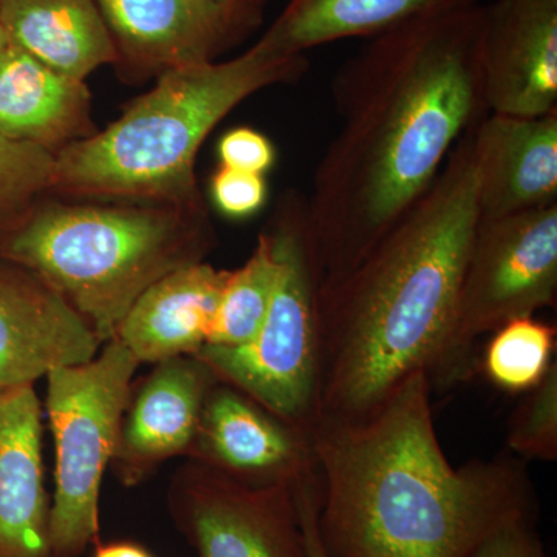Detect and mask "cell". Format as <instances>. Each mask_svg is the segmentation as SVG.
Listing matches in <instances>:
<instances>
[{
  "mask_svg": "<svg viewBox=\"0 0 557 557\" xmlns=\"http://www.w3.org/2000/svg\"><path fill=\"white\" fill-rule=\"evenodd\" d=\"M482 9L388 28L341 67L333 100L343 123L307 199L321 282L347 273L490 113L480 70Z\"/></svg>",
  "mask_w": 557,
  "mask_h": 557,
  "instance_id": "obj_1",
  "label": "cell"
},
{
  "mask_svg": "<svg viewBox=\"0 0 557 557\" xmlns=\"http://www.w3.org/2000/svg\"><path fill=\"white\" fill-rule=\"evenodd\" d=\"M431 391L417 370L369 416L311 429L319 533L330 557H468L498 528L533 518L520 461L449 463Z\"/></svg>",
  "mask_w": 557,
  "mask_h": 557,
  "instance_id": "obj_2",
  "label": "cell"
},
{
  "mask_svg": "<svg viewBox=\"0 0 557 557\" xmlns=\"http://www.w3.org/2000/svg\"><path fill=\"white\" fill-rule=\"evenodd\" d=\"M471 131L426 193L343 276L319 285V420L369 416L445 347L479 225Z\"/></svg>",
  "mask_w": 557,
  "mask_h": 557,
  "instance_id": "obj_3",
  "label": "cell"
},
{
  "mask_svg": "<svg viewBox=\"0 0 557 557\" xmlns=\"http://www.w3.org/2000/svg\"><path fill=\"white\" fill-rule=\"evenodd\" d=\"M307 67L306 54L278 53L260 38L231 61L164 70L157 86L108 129L57 152L53 188L201 207L194 163L205 138L252 94L295 83Z\"/></svg>",
  "mask_w": 557,
  "mask_h": 557,
  "instance_id": "obj_4",
  "label": "cell"
},
{
  "mask_svg": "<svg viewBox=\"0 0 557 557\" xmlns=\"http://www.w3.org/2000/svg\"><path fill=\"white\" fill-rule=\"evenodd\" d=\"M212 242L201 207L35 205L0 234V259L57 289L106 344L146 288L201 262Z\"/></svg>",
  "mask_w": 557,
  "mask_h": 557,
  "instance_id": "obj_5",
  "label": "cell"
},
{
  "mask_svg": "<svg viewBox=\"0 0 557 557\" xmlns=\"http://www.w3.org/2000/svg\"><path fill=\"white\" fill-rule=\"evenodd\" d=\"M271 222L278 273L262 327L245 346H205L196 357L219 381L239 388L293 426L311 432L319 420L322 273L311 240L309 201L289 193Z\"/></svg>",
  "mask_w": 557,
  "mask_h": 557,
  "instance_id": "obj_6",
  "label": "cell"
},
{
  "mask_svg": "<svg viewBox=\"0 0 557 557\" xmlns=\"http://www.w3.org/2000/svg\"><path fill=\"white\" fill-rule=\"evenodd\" d=\"M139 362L119 339L97 357L47 375L57 449L50 502V557H78L100 544L102 479L115 456L121 421Z\"/></svg>",
  "mask_w": 557,
  "mask_h": 557,
  "instance_id": "obj_7",
  "label": "cell"
},
{
  "mask_svg": "<svg viewBox=\"0 0 557 557\" xmlns=\"http://www.w3.org/2000/svg\"><path fill=\"white\" fill-rule=\"evenodd\" d=\"M557 203L498 219H479L432 384L467 379L478 341L512 319L556 304Z\"/></svg>",
  "mask_w": 557,
  "mask_h": 557,
  "instance_id": "obj_8",
  "label": "cell"
},
{
  "mask_svg": "<svg viewBox=\"0 0 557 557\" xmlns=\"http://www.w3.org/2000/svg\"><path fill=\"white\" fill-rule=\"evenodd\" d=\"M170 511L199 557H306L296 483L251 485L190 460Z\"/></svg>",
  "mask_w": 557,
  "mask_h": 557,
  "instance_id": "obj_9",
  "label": "cell"
},
{
  "mask_svg": "<svg viewBox=\"0 0 557 557\" xmlns=\"http://www.w3.org/2000/svg\"><path fill=\"white\" fill-rule=\"evenodd\" d=\"M188 457L251 485L298 483L318 472L310 432L219 380L205 399Z\"/></svg>",
  "mask_w": 557,
  "mask_h": 557,
  "instance_id": "obj_10",
  "label": "cell"
},
{
  "mask_svg": "<svg viewBox=\"0 0 557 557\" xmlns=\"http://www.w3.org/2000/svg\"><path fill=\"white\" fill-rule=\"evenodd\" d=\"M480 70L490 113L557 110V0H496L482 9Z\"/></svg>",
  "mask_w": 557,
  "mask_h": 557,
  "instance_id": "obj_11",
  "label": "cell"
},
{
  "mask_svg": "<svg viewBox=\"0 0 557 557\" xmlns=\"http://www.w3.org/2000/svg\"><path fill=\"white\" fill-rule=\"evenodd\" d=\"M104 346L57 289L0 259V394L83 364Z\"/></svg>",
  "mask_w": 557,
  "mask_h": 557,
  "instance_id": "obj_12",
  "label": "cell"
},
{
  "mask_svg": "<svg viewBox=\"0 0 557 557\" xmlns=\"http://www.w3.org/2000/svg\"><path fill=\"white\" fill-rule=\"evenodd\" d=\"M132 386L113 467L124 485H138L163 461L188 456L201 410L218 376L196 355L157 362Z\"/></svg>",
  "mask_w": 557,
  "mask_h": 557,
  "instance_id": "obj_13",
  "label": "cell"
},
{
  "mask_svg": "<svg viewBox=\"0 0 557 557\" xmlns=\"http://www.w3.org/2000/svg\"><path fill=\"white\" fill-rule=\"evenodd\" d=\"M480 219L557 203V110L544 116L487 113L471 129Z\"/></svg>",
  "mask_w": 557,
  "mask_h": 557,
  "instance_id": "obj_14",
  "label": "cell"
},
{
  "mask_svg": "<svg viewBox=\"0 0 557 557\" xmlns=\"http://www.w3.org/2000/svg\"><path fill=\"white\" fill-rule=\"evenodd\" d=\"M35 386L0 394V557H50V498Z\"/></svg>",
  "mask_w": 557,
  "mask_h": 557,
  "instance_id": "obj_15",
  "label": "cell"
},
{
  "mask_svg": "<svg viewBox=\"0 0 557 557\" xmlns=\"http://www.w3.org/2000/svg\"><path fill=\"white\" fill-rule=\"evenodd\" d=\"M119 61L164 72L214 61L239 35L205 0H95Z\"/></svg>",
  "mask_w": 557,
  "mask_h": 557,
  "instance_id": "obj_16",
  "label": "cell"
},
{
  "mask_svg": "<svg viewBox=\"0 0 557 557\" xmlns=\"http://www.w3.org/2000/svg\"><path fill=\"white\" fill-rule=\"evenodd\" d=\"M228 274L203 260L171 271L132 304L113 339L139 364L196 355L211 336Z\"/></svg>",
  "mask_w": 557,
  "mask_h": 557,
  "instance_id": "obj_17",
  "label": "cell"
},
{
  "mask_svg": "<svg viewBox=\"0 0 557 557\" xmlns=\"http://www.w3.org/2000/svg\"><path fill=\"white\" fill-rule=\"evenodd\" d=\"M90 91L86 83L33 58L9 40L0 51V134L60 152L89 138Z\"/></svg>",
  "mask_w": 557,
  "mask_h": 557,
  "instance_id": "obj_18",
  "label": "cell"
},
{
  "mask_svg": "<svg viewBox=\"0 0 557 557\" xmlns=\"http://www.w3.org/2000/svg\"><path fill=\"white\" fill-rule=\"evenodd\" d=\"M0 25L11 44L72 78L119 61L95 0H0Z\"/></svg>",
  "mask_w": 557,
  "mask_h": 557,
  "instance_id": "obj_19",
  "label": "cell"
},
{
  "mask_svg": "<svg viewBox=\"0 0 557 557\" xmlns=\"http://www.w3.org/2000/svg\"><path fill=\"white\" fill-rule=\"evenodd\" d=\"M480 0H288L262 39L299 57L335 40L372 38L405 22L478 5Z\"/></svg>",
  "mask_w": 557,
  "mask_h": 557,
  "instance_id": "obj_20",
  "label": "cell"
},
{
  "mask_svg": "<svg viewBox=\"0 0 557 557\" xmlns=\"http://www.w3.org/2000/svg\"><path fill=\"white\" fill-rule=\"evenodd\" d=\"M278 259L269 230L239 270L230 271L207 346L240 347L258 335L276 288Z\"/></svg>",
  "mask_w": 557,
  "mask_h": 557,
  "instance_id": "obj_21",
  "label": "cell"
},
{
  "mask_svg": "<svg viewBox=\"0 0 557 557\" xmlns=\"http://www.w3.org/2000/svg\"><path fill=\"white\" fill-rule=\"evenodd\" d=\"M482 370L493 386L508 394H525L555 364V325L534 317L512 319L491 333Z\"/></svg>",
  "mask_w": 557,
  "mask_h": 557,
  "instance_id": "obj_22",
  "label": "cell"
},
{
  "mask_svg": "<svg viewBox=\"0 0 557 557\" xmlns=\"http://www.w3.org/2000/svg\"><path fill=\"white\" fill-rule=\"evenodd\" d=\"M57 153L0 134V234L13 228L53 189Z\"/></svg>",
  "mask_w": 557,
  "mask_h": 557,
  "instance_id": "obj_23",
  "label": "cell"
},
{
  "mask_svg": "<svg viewBox=\"0 0 557 557\" xmlns=\"http://www.w3.org/2000/svg\"><path fill=\"white\" fill-rule=\"evenodd\" d=\"M509 421L508 446L527 460L557 458V362L545 379L527 392Z\"/></svg>",
  "mask_w": 557,
  "mask_h": 557,
  "instance_id": "obj_24",
  "label": "cell"
},
{
  "mask_svg": "<svg viewBox=\"0 0 557 557\" xmlns=\"http://www.w3.org/2000/svg\"><path fill=\"white\" fill-rule=\"evenodd\" d=\"M267 196L269 186L263 175L223 166L212 175V201L226 218H251L265 205Z\"/></svg>",
  "mask_w": 557,
  "mask_h": 557,
  "instance_id": "obj_25",
  "label": "cell"
},
{
  "mask_svg": "<svg viewBox=\"0 0 557 557\" xmlns=\"http://www.w3.org/2000/svg\"><path fill=\"white\" fill-rule=\"evenodd\" d=\"M220 166L265 175L276 161V149L269 137L249 127L226 132L218 146Z\"/></svg>",
  "mask_w": 557,
  "mask_h": 557,
  "instance_id": "obj_26",
  "label": "cell"
},
{
  "mask_svg": "<svg viewBox=\"0 0 557 557\" xmlns=\"http://www.w3.org/2000/svg\"><path fill=\"white\" fill-rule=\"evenodd\" d=\"M468 557H549L533 528V518L509 522L483 539Z\"/></svg>",
  "mask_w": 557,
  "mask_h": 557,
  "instance_id": "obj_27",
  "label": "cell"
},
{
  "mask_svg": "<svg viewBox=\"0 0 557 557\" xmlns=\"http://www.w3.org/2000/svg\"><path fill=\"white\" fill-rule=\"evenodd\" d=\"M296 497H298L300 527H302L304 544H306V557H330L327 549L322 544L321 533H319L318 472L296 483Z\"/></svg>",
  "mask_w": 557,
  "mask_h": 557,
  "instance_id": "obj_28",
  "label": "cell"
},
{
  "mask_svg": "<svg viewBox=\"0 0 557 557\" xmlns=\"http://www.w3.org/2000/svg\"><path fill=\"white\" fill-rule=\"evenodd\" d=\"M212 10L218 11L223 21L244 39L256 30L263 20V11L271 0H205Z\"/></svg>",
  "mask_w": 557,
  "mask_h": 557,
  "instance_id": "obj_29",
  "label": "cell"
},
{
  "mask_svg": "<svg viewBox=\"0 0 557 557\" xmlns=\"http://www.w3.org/2000/svg\"><path fill=\"white\" fill-rule=\"evenodd\" d=\"M94 557H153L143 545L134 542H110L98 544Z\"/></svg>",
  "mask_w": 557,
  "mask_h": 557,
  "instance_id": "obj_30",
  "label": "cell"
},
{
  "mask_svg": "<svg viewBox=\"0 0 557 557\" xmlns=\"http://www.w3.org/2000/svg\"><path fill=\"white\" fill-rule=\"evenodd\" d=\"M7 44H9V38H7L5 32H3L2 25H0V51H2Z\"/></svg>",
  "mask_w": 557,
  "mask_h": 557,
  "instance_id": "obj_31",
  "label": "cell"
}]
</instances>
